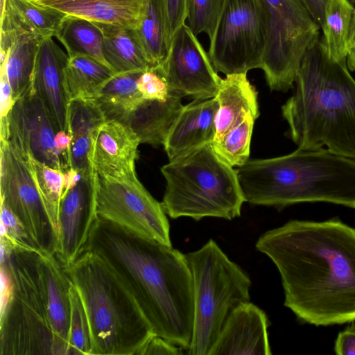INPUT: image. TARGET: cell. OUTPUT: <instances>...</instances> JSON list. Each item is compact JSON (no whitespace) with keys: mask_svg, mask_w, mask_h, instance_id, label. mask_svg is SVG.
<instances>
[{"mask_svg":"<svg viewBox=\"0 0 355 355\" xmlns=\"http://www.w3.org/2000/svg\"><path fill=\"white\" fill-rule=\"evenodd\" d=\"M223 0H189V26L198 35L205 33L210 38L220 12Z\"/></svg>","mask_w":355,"mask_h":355,"instance_id":"cell-35","label":"cell"},{"mask_svg":"<svg viewBox=\"0 0 355 355\" xmlns=\"http://www.w3.org/2000/svg\"><path fill=\"white\" fill-rule=\"evenodd\" d=\"M266 49L261 69L271 90L293 87L306 52L319 41L320 27L302 0H258Z\"/></svg>","mask_w":355,"mask_h":355,"instance_id":"cell-9","label":"cell"},{"mask_svg":"<svg viewBox=\"0 0 355 355\" xmlns=\"http://www.w3.org/2000/svg\"><path fill=\"white\" fill-rule=\"evenodd\" d=\"M209 56L225 75L261 69L266 32L258 0H223Z\"/></svg>","mask_w":355,"mask_h":355,"instance_id":"cell-10","label":"cell"},{"mask_svg":"<svg viewBox=\"0 0 355 355\" xmlns=\"http://www.w3.org/2000/svg\"><path fill=\"white\" fill-rule=\"evenodd\" d=\"M69 56L52 37L42 38L36 53L31 85L42 101L58 132L68 128L69 98L64 68Z\"/></svg>","mask_w":355,"mask_h":355,"instance_id":"cell-16","label":"cell"},{"mask_svg":"<svg viewBox=\"0 0 355 355\" xmlns=\"http://www.w3.org/2000/svg\"><path fill=\"white\" fill-rule=\"evenodd\" d=\"M64 269L85 309L92 355H137L154 334L112 268L95 253L85 250Z\"/></svg>","mask_w":355,"mask_h":355,"instance_id":"cell-5","label":"cell"},{"mask_svg":"<svg viewBox=\"0 0 355 355\" xmlns=\"http://www.w3.org/2000/svg\"><path fill=\"white\" fill-rule=\"evenodd\" d=\"M105 118L94 101L73 100L68 112L67 132L70 136L69 167L83 174L94 171L91 156L94 140Z\"/></svg>","mask_w":355,"mask_h":355,"instance_id":"cell-23","label":"cell"},{"mask_svg":"<svg viewBox=\"0 0 355 355\" xmlns=\"http://www.w3.org/2000/svg\"><path fill=\"white\" fill-rule=\"evenodd\" d=\"M180 349V347L164 338L153 334L141 348L137 355H178L182 354Z\"/></svg>","mask_w":355,"mask_h":355,"instance_id":"cell-39","label":"cell"},{"mask_svg":"<svg viewBox=\"0 0 355 355\" xmlns=\"http://www.w3.org/2000/svg\"><path fill=\"white\" fill-rule=\"evenodd\" d=\"M95 24L103 33L105 59L114 73L150 69L135 29L112 24Z\"/></svg>","mask_w":355,"mask_h":355,"instance_id":"cell-26","label":"cell"},{"mask_svg":"<svg viewBox=\"0 0 355 355\" xmlns=\"http://www.w3.org/2000/svg\"><path fill=\"white\" fill-rule=\"evenodd\" d=\"M96 211L98 217L132 233L172 245L162 203L149 193L137 175L116 178L96 173Z\"/></svg>","mask_w":355,"mask_h":355,"instance_id":"cell-11","label":"cell"},{"mask_svg":"<svg viewBox=\"0 0 355 355\" xmlns=\"http://www.w3.org/2000/svg\"><path fill=\"white\" fill-rule=\"evenodd\" d=\"M38 249L1 244V265L10 282L0 308V355H58L51 326Z\"/></svg>","mask_w":355,"mask_h":355,"instance_id":"cell-7","label":"cell"},{"mask_svg":"<svg viewBox=\"0 0 355 355\" xmlns=\"http://www.w3.org/2000/svg\"><path fill=\"white\" fill-rule=\"evenodd\" d=\"M215 98L218 109L215 119L218 140L249 112L259 115L257 92L247 78V73L226 75L222 78Z\"/></svg>","mask_w":355,"mask_h":355,"instance_id":"cell-24","label":"cell"},{"mask_svg":"<svg viewBox=\"0 0 355 355\" xmlns=\"http://www.w3.org/2000/svg\"><path fill=\"white\" fill-rule=\"evenodd\" d=\"M1 203L18 218L36 248L55 254L58 234L36 187L28 159L1 140Z\"/></svg>","mask_w":355,"mask_h":355,"instance_id":"cell-12","label":"cell"},{"mask_svg":"<svg viewBox=\"0 0 355 355\" xmlns=\"http://www.w3.org/2000/svg\"><path fill=\"white\" fill-rule=\"evenodd\" d=\"M259 116L249 112L225 135L211 144L220 159L232 167H240L249 159L250 141L254 121Z\"/></svg>","mask_w":355,"mask_h":355,"instance_id":"cell-32","label":"cell"},{"mask_svg":"<svg viewBox=\"0 0 355 355\" xmlns=\"http://www.w3.org/2000/svg\"><path fill=\"white\" fill-rule=\"evenodd\" d=\"M347 65L350 71H355V17L352 26L349 51L347 56Z\"/></svg>","mask_w":355,"mask_h":355,"instance_id":"cell-43","label":"cell"},{"mask_svg":"<svg viewBox=\"0 0 355 355\" xmlns=\"http://www.w3.org/2000/svg\"><path fill=\"white\" fill-rule=\"evenodd\" d=\"M295 83L282 107L293 141L300 149L326 146L355 159V80L347 59H329L319 40L306 52Z\"/></svg>","mask_w":355,"mask_h":355,"instance_id":"cell-3","label":"cell"},{"mask_svg":"<svg viewBox=\"0 0 355 355\" xmlns=\"http://www.w3.org/2000/svg\"><path fill=\"white\" fill-rule=\"evenodd\" d=\"M217 109L215 97L193 99L183 106L163 144L169 160L212 144Z\"/></svg>","mask_w":355,"mask_h":355,"instance_id":"cell-19","label":"cell"},{"mask_svg":"<svg viewBox=\"0 0 355 355\" xmlns=\"http://www.w3.org/2000/svg\"><path fill=\"white\" fill-rule=\"evenodd\" d=\"M354 17L355 7L350 1L327 0L320 43L329 59H347Z\"/></svg>","mask_w":355,"mask_h":355,"instance_id":"cell-27","label":"cell"},{"mask_svg":"<svg viewBox=\"0 0 355 355\" xmlns=\"http://www.w3.org/2000/svg\"><path fill=\"white\" fill-rule=\"evenodd\" d=\"M236 170L245 202L284 207L327 202L355 209V159L327 148L248 160Z\"/></svg>","mask_w":355,"mask_h":355,"instance_id":"cell-4","label":"cell"},{"mask_svg":"<svg viewBox=\"0 0 355 355\" xmlns=\"http://www.w3.org/2000/svg\"><path fill=\"white\" fill-rule=\"evenodd\" d=\"M355 2V0H353Z\"/></svg>","mask_w":355,"mask_h":355,"instance_id":"cell-45","label":"cell"},{"mask_svg":"<svg viewBox=\"0 0 355 355\" xmlns=\"http://www.w3.org/2000/svg\"><path fill=\"white\" fill-rule=\"evenodd\" d=\"M167 49L178 29L186 22L189 0H160Z\"/></svg>","mask_w":355,"mask_h":355,"instance_id":"cell-38","label":"cell"},{"mask_svg":"<svg viewBox=\"0 0 355 355\" xmlns=\"http://www.w3.org/2000/svg\"><path fill=\"white\" fill-rule=\"evenodd\" d=\"M1 243L12 248L37 249L14 214L1 203Z\"/></svg>","mask_w":355,"mask_h":355,"instance_id":"cell-36","label":"cell"},{"mask_svg":"<svg viewBox=\"0 0 355 355\" xmlns=\"http://www.w3.org/2000/svg\"><path fill=\"white\" fill-rule=\"evenodd\" d=\"M185 257L191 270L194 317L190 355H208L233 311L250 302L251 281L215 241Z\"/></svg>","mask_w":355,"mask_h":355,"instance_id":"cell-8","label":"cell"},{"mask_svg":"<svg viewBox=\"0 0 355 355\" xmlns=\"http://www.w3.org/2000/svg\"><path fill=\"white\" fill-rule=\"evenodd\" d=\"M6 0H0V19L3 16Z\"/></svg>","mask_w":355,"mask_h":355,"instance_id":"cell-44","label":"cell"},{"mask_svg":"<svg viewBox=\"0 0 355 355\" xmlns=\"http://www.w3.org/2000/svg\"><path fill=\"white\" fill-rule=\"evenodd\" d=\"M36 187L58 234V214L64 191V173L28 157Z\"/></svg>","mask_w":355,"mask_h":355,"instance_id":"cell-33","label":"cell"},{"mask_svg":"<svg viewBox=\"0 0 355 355\" xmlns=\"http://www.w3.org/2000/svg\"><path fill=\"white\" fill-rule=\"evenodd\" d=\"M35 3L94 23L137 29L144 17L147 0H32Z\"/></svg>","mask_w":355,"mask_h":355,"instance_id":"cell-20","label":"cell"},{"mask_svg":"<svg viewBox=\"0 0 355 355\" xmlns=\"http://www.w3.org/2000/svg\"><path fill=\"white\" fill-rule=\"evenodd\" d=\"M64 15L32 0H6L4 14L0 19V36L31 34L42 38L55 37Z\"/></svg>","mask_w":355,"mask_h":355,"instance_id":"cell-25","label":"cell"},{"mask_svg":"<svg viewBox=\"0 0 355 355\" xmlns=\"http://www.w3.org/2000/svg\"><path fill=\"white\" fill-rule=\"evenodd\" d=\"M42 38L31 34L16 37L6 58L1 61L6 71L15 101L31 86L37 48Z\"/></svg>","mask_w":355,"mask_h":355,"instance_id":"cell-30","label":"cell"},{"mask_svg":"<svg viewBox=\"0 0 355 355\" xmlns=\"http://www.w3.org/2000/svg\"><path fill=\"white\" fill-rule=\"evenodd\" d=\"M114 73L110 68L92 58H69L64 78L69 101H94L99 89Z\"/></svg>","mask_w":355,"mask_h":355,"instance_id":"cell-29","label":"cell"},{"mask_svg":"<svg viewBox=\"0 0 355 355\" xmlns=\"http://www.w3.org/2000/svg\"><path fill=\"white\" fill-rule=\"evenodd\" d=\"M157 68L171 92L182 98H214L222 79L197 35L186 23L175 34L164 62Z\"/></svg>","mask_w":355,"mask_h":355,"instance_id":"cell-14","label":"cell"},{"mask_svg":"<svg viewBox=\"0 0 355 355\" xmlns=\"http://www.w3.org/2000/svg\"><path fill=\"white\" fill-rule=\"evenodd\" d=\"M315 21L321 27L327 0H302Z\"/></svg>","mask_w":355,"mask_h":355,"instance_id":"cell-42","label":"cell"},{"mask_svg":"<svg viewBox=\"0 0 355 355\" xmlns=\"http://www.w3.org/2000/svg\"><path fill=\"white\" fill-rule=\"evenodd\" d=\"M55 37L64 46L69 58L85 55L109 67L103 53V33L95 23L65 15Z\"/></svg>","mask_w":355,"mask_h":355,"instance_id":"cell-28","label":"cell"},{"mask_svg":"<svg viewBox=\"0 0 355 355\" xmlns=\"http://www.w3.org/2000/svg\"><path fill=\"white\" fill-rule=\"evenodd\" d=\"M268 325L262 309L244 303L229 317L208 355H270Z\"/></svg>","mask_w":355,"mask_h":355,"instance_id":"cell-18","label":"cell"},{"mask_svg":"<svg viewBox=\"0 0 355 355\" xmlns=\"http://www.w3.org/2000/svg\"><path fill=\"white\" fill-rule=\"evenodd\" d=\"M162 205L171 218L206 217L232 220L245 202L236 170L218 157L211 144L169 160Z\"/></svg>","mask_w":355,"mask_h":355,"instance_id":"cell-6","label":"cell"},{"mask_svg":"<svg viewBox=\"0 0 355 355\" xmlns=\"http://www.w3.org/2000/svg\"><path fill=\"white\" fill-rule=\"evenodd\" d=\"M141 141L128 125L105 120L98 128L92 150L91 162L95 173L102 177L121 178L136 174Z\"/></svg>","mask_w":355,"mask_h":355,"instance_id":"cell-17","label":"cell"},{"mask_svg":"<svg viewBox=\"0 0 355 355\" xmlns=\"http://www.w3.org/2000/svg\"><path fill=\"white\" fill-rule=\"evenodd\" d=\"M141 96L146 99L166 101L171 92L158 68H150L140 74L137 82Z\"/></svg>","mask_w":355,"mask_h":355,"instance_id":"cell-37","label":"cell"},{"mask_svg":"<svg viewBox=\"0 0 355 355\" xmlns=\"http://www.w3.org/2000/svg\"><path fill=\"white\" fill-rule=\"evenodd\" d=\"M0 87H1V119L6 118L10 112L14 103L12 89L10 87L5 67L1 64L0 69Z\"/></svg>","mask_w":355,"mask_h":355,"instance_id":"cell-41","label":"cell"},{"mask_svg":"<svg viewBox=\"0 0 355 355\" xmlns=\"http://www.w3.org/2000/svg\"><path fill=\"white\" fill-rule=\"evenodd\" d=\"M135 30L150 68H156L160 66L168 52L160 0H147V6L143 21L141 25Z\"/></svg>","mask_w":355,"mask_h":355,"instance_id":"cell-31","label":"cell"},{"mask_svg":"<svg viewBox=\"0 0 355 355\" xmlns=\"http://www.w3.org/2000/svg\"><path fill=\"white\" fill-rule=\"evenodd\" d=\"M71 319L68 355H92L91 331L85 309L76 288L69 289Z\"/></svg>","mask_w":355,"mask_h":355,"instance_id":"cell-34","label":"cell"},{"mask_svg":"<svg viewBox=\"0 0 355 355\" xmlns=\"http://www.w3.org/2000/svg\"><path fill=\"white\" fill-rule=\"evenodd\" d=\"M182 98L172 92L166 101L146 99L140 94L124 124L137 134L141 144L163 145L184 106Z\"/></svg>","mask_w":355,"mask_h":355,"instance_id":"cell-22","label":"cell"},{"mask_svg":"<svg viewBox=\"0 0 355 355\" xmlns=\"http://www.w3.org/2000/svg\"><path fill=\"white\" fill-rule=\"evenodd\" d=\"M96 216L94 171L80 174L61 198L55 256L64 267L83 252Z\"/></svg>","mask_w":355,"mask_h":355,"instance_id":"cell-15","label":"cell"},{"mask_svg":"<svg viewBox=\"0 0 355 355\" xmlns=\"http://www.w3.org/2000/svg\"><path fill=\"white\" fill-rule=\"evenodd\" d=\"M57 132L32 85L15 100L8 116L1 119V141H8L25 158H33L64 173L69 168L55 147Z\"/></svg>","mask_w":355,"mask_h":355,"instance_id":"cell-13","label":"cell"},{"mask_svg":"<svg viewBox=\"0 0 355 355\" xmlns=\"http://www.w3.org/2000/svg\"><path fill=\"white\" fill-rule=\"evenodd\" d=\"M258 251L276 266L284 306L316 326L355 320V227L338 219L290 220L263 233Z\"/></svg>","mask_w":355,"mask_h":355,"instance_id":"cell-1","label":"cell"},{"mask_svg":"<svg viewBox=\"0 0 355 355\" xmlns=\"http://www.w3.org/2000/svg\"><path fill=\"white\" fill-rule=\"evenodd\" d=\"M338 355H355V324L347 327L338 333L334 346Z\"/></svg>","mask_w":355,"mask_h":355,"instance_id":"cell-40","label":"cell"},{"mask_svg":"<svg viewBox=\"0 0 355 355\" xmlns=\"http://www.w3.org/2000/svg\"><path fill=\"white\" fill-rule=\"evenodd\" d=\"M102 258L132 294L155 335L188 349L193 285L185 254L96 216L83 251Z\"/></svg>","mask_w":355,"mask_h":355,"instance_id":"cell-2","label":"cell"},{"mask_svg":"<svg viewBox=\"0 0 355 355\" xmlns=\"http://www.w3.org/2000/svg\"><path fill=\"white\" fill-rule=\"evenodd\" d=\"M40 263L51 326L58 355H68L71 319V280L55 254L40 251Z\"/></svg>","mask_w":355,"mask_h":355,"instance_id":"cell-21","label":"cell"}]
</instances>
